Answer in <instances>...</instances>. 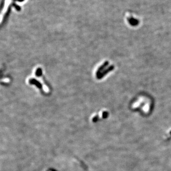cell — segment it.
Segmentation results:
<instances>
[{
	"label": "cell",
	"mask_w": 171,
	"mask_h": 171,
	"mask_svg": "<svg viewBox=\"0 0 171 171\" xmlns=\"http://www.w3.org/2000/svg\"><path fill=\"white\" fill-rule=\"evenodd\" d=\"M126 18L128 23L131 25H136L139 22V20L133 13L127 12L126 13Z\"/></svg>",
	"instance_id": "6da1fadb"
},
{
	"label": "cell",
	"mask_w": 171,
	"mask_h": 171,
	"mask_svg": "<svg viewBox=\"0 0 171 171\" xmlns=\"http://www.w3.org/2000/svg\"><path fill=\"white\" fill-rule=\"evenodd\" d=\"M29 83L30 84L34 85L36 86L38 88H39L41 91L43 90V85L41 83V82L38 81L37 79L35 78H31L29 79Z\"/></svg>",
	"instance_id": "7a4b0ae2"
},
{
	"label": "cell",
	"mask_w": 171,
	"mask_h": 171,
	"mask_svg": "<svg viewBox=\"0 0 171 171\" xmlns=\"http://www.w3.org/2000/svg\"><path fill=\"white\" fill-rule=\"evenodd\" d=\"M113 68L112 66H110V67H108L106 70H104L102 72H101L99 75H98V76L97 77V78L98 79H101V78H102L103 77H104L105 76V75H106L109 71H111V70H112Z\"/></svg>",
	"instance_id": "3957f363"
},
{
	"label": "cell",
	"mask_w": 171,
	"mask_h": 171,
	"mask_svg": "<svg viewBox=\"0 0 171 171\" xmlns=\"http://www.w3.org/2000/svg\"><path fill=\"white\" fill-rule=\"evenodd\" d=\"M163 137L165 140L168 141L171 139V127L166 131Z\"/></svg>",
	"instance_id": "277c9868"
},
{
	"label": "cell",
	"mask_w": 171,
	"mask_h": 171,
	"mask_svg": "<svg viewBox=\"0 0 171 171\" xmlns=\"http://www.w3.org/2000/svg\"><path fill=\"white\" fill-rule=\"evenodd\" d=\"M108 65V61H106L104 64L102 65L98 69V70H97L96 73V77H97L98 75H99L101 72L103 71V70L107 67V66Z\"/></svg>",
	"instance_id": "5b68a950"
},
{
	"label": "cell",
	"mask_w": 171,
	"mask_h": 171,
	"mask_svg": "<svg viewBox=\"0 0 171 171\" xmlns=\"http://www.w3.org/2000/svg\"><path fill=\"white\" fill-rule=\"evenodd\" d=\"M35 75L37 77H41L43 75V70L41 68H38L36 71Z\"/></svg>",
	"instance_id": "8992f818"
}]
</instances>
